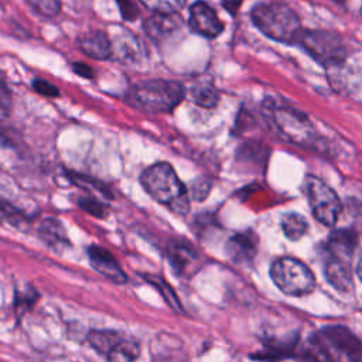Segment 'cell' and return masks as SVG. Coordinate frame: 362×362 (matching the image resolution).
Wrapping results in <instances>:
<instances>
[{
    "instance_id": "1f68e13d",
    "label": "cell",
    "mask_w": 362,
    "mask_h": 362,
    "mask_svg": "<svg viewBox=\"0 0 362 362\" xmlns=\"http://www.w3.org/2000/svg\"><path fill=\"white\" fill-rule=\"evenodd\" d=\"M33 88L40 93V95H44V96H49V98H55L59 95V90L55 85L47 82L45 79H35L33 82Z\"/></svg>"
},
{
    "instance_id": "30bf717a",
    "label": "cell",
    "mask_w": 362,
    "mask_h": 362,
    "mask_svg": "<svg viewBox=\"0 0 362 362\" xmlns=\"http://www.w3.org/2000/svg\"><path fill=\"white\" fill-rule=\"evenodd\" d=\"M88 255H89V260L92 267L99 272L102 276H105L106 279H109L110 281L116 283V284H123L127 280L126 273L123 272V269L120 267V264L117 263L116 257L106 249L92 245L88 249Z\"/></svg>"
},
{
    "instance_id": "f1b7e54d",
    "label": "cell",
    "mask_w": 362,
    "mask_h": 362,
    "mask_svg": "<svg viewBox=\"0 0 362 362\" xmlns=\"http://www.w3.org/2000/svg\"><path fill=\"white\" fill-rule=\"evenodd\" d=\"M37 298H38V293L33 287L28 286L24 293L16 294V307L27 310L37 301Z\"/></svg>"
},
{
    "instance_id": "4316f807",
    "label": "cell",
    "mask_w": 362,
    "mask_h": 362,
    "mask_svg": "<svg viewBox=\"0 0 362 362\" xmlns=\"http://www.w3.org/2000/svg\"><path fill=\"white\" fill-rule=\"evenodd\" d=\"M13 100L7 86L0 81V120H4L11 112Z\"/></svg>"
},
{
    "instance_id": "5bb4252c",
    "label": "cell",
    "mask_w": 362,
    "mask_h": 362,
    "mask_svg": "<svg viewBox=\"0 0 362 362\" xmlns=\"http://www.w3.org/2000/svg\"><path fill=\"white\" fill-rule=\"evenodd\" d=\"M82 52L93 59H107L112 57V41L107 34L100 30L89 31L79 38Z\"/></svg>"
},
{
    "instance_id": "6da1fadb",
    "label": "cell",
    "mask_w": 362,
    "mask_h": 362,
    "mask_svg": "<svg viewBox=\"0 0 362 362\" xmlns=\"http://www.w3.org/2000/svg\"><path fill=\"white\" fill-rule=\"evenodd\" d=\"M140 181L148 195L170 211L178 215H184L189 211L187 188L171 164L156 163L150 165L141 174Z\"/></svg>"
},
{
    "instance_id": "d4e9b609",
    "label": "cell",
    "mask_w": 362,
    "mask_h": 362,
    "mask_svg": "<svg viewBox=\"0 0 362 362\" xmlns=\"http://www.w3.org/2000/svg\"><path fill=\"white\" fill-rule=\"evenodd\" d=\"M78 205L81 209H83L86 214L96 216V218H106L107 216V206L102 202H99L96 198L92 197H82L78 199Z\"/></svg>"
},
{
    "instance_id": "ffe728a7",
    "label": "cell",
    "mask_w": 362,
    "mask_h": 362,
    "mask_svg": "<svg viewBox=\"0 0 362 362\" xmlns=\"http://www.w3.org/2000/svg\"><path fill=\"white\" fill-rule=\"evenodd\" d=\"M281 229L290 240H298L307 232V221L298 214H286L281 219Z\"/></svg>"
},
{
    "instance_id": "5b68a950",
    "label": "cell",
    "mask_w": 362,
    "mask_h": 362,
    "mask_svg": "<svg viewBox=\"0 0 362 362\" xmlns=\"http://www.w3.org/2000/svg\"><path fill=\"white\" fill-rule=\"evenodd\" d=\"M297 44L325 68L344 64L348 55L341 37L327 30H303Z\"/></svg>"
},
{
    "instance_id": "e0dca14e",
    "label": "cell",
    "mask_w": 362,
    "mask_h": 362,
    "mask_svg": "<svg viewBox=\"0 0 362 362\" xmlns=\"http://www.w3.org/2000/svg\"><path fill=\"white\" fill-rule=\"evenodd\" d=\"M167 256H168L170 264L178 274L184 273L197 260L195 250L188 243L181 240H173L168 245Z\"/></svg>"
},
{
    "instance_id": "e575fe53",
    "label": "cell",
    "mask_w": 362,
    "mask_h": 362,
    "mask_svg": "<svg viewBox=\"0 0 362 362\" xmlns=\"http://www.w3.org/2000/svg\"><path fill=\"white\" fill-rule=\"evenodd\" d=\"M331 1H334V3H337V4H342L345 0H331Z\"/></svg>"
},
{
    "instance_id": "3957f363",
    "label": "cell",
    "mask_w": 362,
    "mask_h": 362,
    "mask_svg": "<svg viewBox=\"0 0 362 362\" xmlns=\"http://www.w3.org/2000/svg\"><path fill=\"white\" fill-rule=\"evenodd\" d=\"M250 17L260 33L279 42L297 44L303 33L301 21L294 10L279 1L256 4Z\"/></svg>"
},
{
    "instance_id": "484cf974",
    "label": "cell",
    "mask_w": 362,
    "mask_h": 362,
    "mask_svg": "<svg viewBox=\"0 0 362 362\" xmlns=\"http://www.w3.org/2000/svg\"><path fill=\"white\" fill-rule=\"evenodd\" d=\"M27 3L41 16L54 17L59 13V0H27Z\"/></svg>"
},
{
    "instance_id": "7a4b0ae2",
    "label": "cell",
    "mask_w": 362,
    "mask_h": 362,
    "mask_svg": "<svg viewBox=\"0 0 362 362\" xmlns=\"http://www.w3.org/2000/svg\"><path fill=\"white\" fill-rule=\"evenodd\" d=\"M180 82L168 79H147L134 83L126 96L130 106L144 113H170L184 99Z\"/></svg>"
},
{
    "instance_id": "d590c367",
    "label": "cell",
    "mask_w": 362,
    "mask_h": 362,
    "mask_svg": "<svg viewBox=\"0 0 362 362\" xmlns=\"http://www.w3.org/2000/svg\"><path fill=\"white\" fill-rule=\"evenodd\" d=\"M361 16H362V7H361Z\"/></svg>"
},
{
    "instance_id": "2e32d148",
    "label": "cell",
    "mask_w": 362,
    "mask_h": 362,
    "mask_svg": "<svg viewBox=\"0 0 362 362\" xmlns=\"http://www.w3.org/2000/svg\"><path fill=\"white\" fill-rule=\"evenodd\" d=\"M325 277L338 291L348 293L352 287L351 263L338 260L334 257H327L325 262Z\"/></svg>"
},
{
    "instance_id": "603a6c76",
    "label": "cell",
    "mask_w": 362,
    "mask_h": 362,
    "mask_svg": "<svg viewBox=\"0 0 362 362\" xmlns=\"http://www.w3.org/2000/svg\"><path fill=\"white\" fill-rule=\"evenodd\" d=\"M146 279H147L153 286L157 287V290L163 294L165 303H167L171 308H174V310H177V311H181V303H180V300L177 298L174 290L170 287V284H168L165 280H163L161 277H157V276H147Z\"/></svg>"
},
{
    "instance_id": "8992f818",
    "label": "cell",
    "mask_w": 362,
    "mask_h": 362,
    "mask_svg": "<svg viewBox=\"0 0 362 362\" xmlns=\"http://www.w3.org/2000/svg\"><path fill=\"white\" fill-rule=\"evenodd\" d=\"M274 284L287 296H305L315 287L313 272L300 260L293 257H279L270 267Z\"/></svg>"
},
{
    "instance_id": "9c48e42d",
    "label": "cell",
    "mask_w": 362,
    "mask_h": 362,
    "mask_svg": "<svg viewBox=\"0 0 362 362\" xmlns=\"http://www.w3.org/2000/svg\"><path fill=\"white\" fill-rule=\"evenodd\" d=\"M188 25L192 33L206 38H215L223 30V24L215 10L204 1H197L189 7Z\"/></svg>"
},
{
    "instance_id": "277c9868",
    "label": "cell",
    "mask_w": 362,
    "mask_h": 362,
    "mask_svg": "<svg viewBox=\"0 0 362 362\" xmlns=\"http://www.w3.org/2000/svg\"><path fill=\"white\" fill-rule=\"evenodd\" d=\"M308 359L359 361L362 342L345 327H325L310 338Z\"/></svg>"
},
{
    "instance_id": "d6986e66",
    "label": "cell",
    "mask_w": 362,
    "mask_h": 362,
    "mask_svg": "<svg viewBox=\"0 0 362 362\" xmlns=\"http://www.w3.org/2000/svg\"><path fill=\"white\" fill-rule=\"evenodd\" d=\"M122 335L113 329H102V331H90L88 334L89 345L100 355L107 356L113 348L122 341Z\"/></svg>"
},
{
    "instance_id": "9a60e30c",
    "label": "cell",
    "mask_w": 362,
    "mask_h": 362,
    "mask_svg": "<svg viewBox=\"0 0 362 362\" xmlns=\"http://www.w3.org/2000/svg\"><path fill=\"white\" fill-rule=\"evenodd\" d=\"M141 54L143 47L133 33L123 30L116 34L112 42V55L124 62H134L141 58Z\"/></svg>"
},
{
    "instance_id": "52a82bcc",
    "label": "cell",
    "mask_w": 362,
    "mask_h": 362,
    "mask_svg": "<svg viewBox=\"0 0 362 362\" xmlns=\"http://www.w3.org/2000/svg\"><path fill=\"white\" fill-rule=\"evenodd\" d=\"M269 115L274 127L288 141L303 147L317 144V133L314 132L307 116H304L301 112L287 106L273 105Z\"/></svg>"
},
{
    "instance_id": "4fadbf2b",
    "label": "cell",
    "mask_w": 362,
    "mask_h": 362,
    "mask_svg": "<svg viewBox=\"0 0 362 362\" xmlns=\"http://www.w3.org/2000/svg\"><path fill=\"white\" fill-rule=\"evenodd\" d=\"M257 250V236L252 230L233 235L226 243L229 257L236 262H249L255 257Z\"/></svg>"
},
{
    "instance_id": "ac0fdd59",
    "label": "cell",
    "mask_w": 362,
    "mask_h": 362,
    "mask_svg": "<svg viewBox=\"0 0 362 362\" xmlns=\"http://www.w3.org/2000/svg\"><path fill=\"white\" fill-rule=\"evenodd\" d=\"M40 236L48 246L52 247H64L65 245H69L64 225L54 218L42 221L40 226Z\"/></svg>"
},
{
    "instance_id": "7c38bea8",
    "label": "cell",
    "mask_w": 362,
    "mask_h": 362,
    "mask_svg": "<svg viewBox=\"0 0 362 362\" xmlns=\"http://www.w3.org/2000/svg\"><path fill=\"white\" fill-rule=\"evenodd\" d=\"M157 13L146 20L144 31L156 42H163L171 38L181 28V20L178 16Z\"/></svg>"
},
{
    "instance_id": "8fae6325",
    "label": "cell",
    "mask_w": 362,
    "mask_h": 362,
    "mask_svg": "<svg viewBox=\"0 0 362 362\" xmlns=\"http://www.w3.org/2000/svg\"><path fill=\"white\" fill-rule=\"evenodd\" d=\"M358 243V235L354 229L345 228L334 230L327 242L328 257L344 260L351 263L354 250Z\"/></svg>"
},
{
    "instance_id": "d6a6232c",
    "label": "cell",
    "mask_w": 362,
    "mask_h": 362,
    "mask_svg": "<svg viewBox=\"0 0 362 362\" xmlns=\"http://www.w3.org/2000/svg\"><path fill=\"white\" fill-rule=\"evenodd\" d=\"M72 69H74V72L76 74V75H79V76H82V78H93V71H92V68L89 66V65H86V64H83V62H75L74 65H72Z\"/></svg>"
},
{
    "instance_id": "f546056e",
    "label": "cell",
    "mask_w": 362,
    "mask_h": 362,
    "mask_svg": "<svg viewBox=\"0 0 362 362\" xmlns=\"http://www.w3.org/2000/svg\"><path fill=\"white\" fill-rule=\"evenodd\" d=\"M209 189H211V181H208L206 178H198L192 182V187H191V191H192V197L195 199H204L206 198V195L209 194Z\"/></svg>"
},
{
    "instance_id": "44dd1931",
    "label": "cell",
    "mask_w": 362,
    "mask_h": 362,
    "mask_svg": "<svg viewBox=\"0 0 362 362\" xmlns=\"http://www.w3.org/2000/svg\"><path fill=\"white\" fill-rule=\"evenodd\" d=\"M139 354H140V348L137 342L130 339H122L106 358L112 362L133 361L139 356Z\"/></svg>"
},
{
    "instance_id": "ba28073f",
    "label": "cell",
    "mask_w": 362,
    "mask_h": 362,
    "mask_svg": "<svg viewBox=\"0 0 362 362\" xmlns=\"http://www.w3.org/2000/svg\"><path fill=\"white\" fill-rule=\"evenodd\" d=\"M304 189L314 218L325 226H334L342 209L341 201L335 191L314 175L305 177Z\"/></svg>"
},
{
    "instance_id": "836d02e7",
    "label": "cell",
    "mask_w": 362,
    "mask_h": 362,
    "mask_svg": "<svg viewBox=\"0 0 362 362\" xmlns=\"http://www.w3.org/2000/svg\"><path fill=\"white\" fill-rule=\"evenodd\" d=\"M356 273H358V277H359L361 281H362V259L359 260V263H358V266H356Z\"/></svg>"
},
{
    "instance_id": "cb8c5ba5",
    "label": "cell",
    "mask_w": 362,
    "mask_h": 362,
    "mask_svg": "<svg viewBox=\"0 0 362 362\" xmlns=\"http://www.w3.org/2000/svg\"><path fill=\"white\" fill-rule=\"evenodd\" d=\"M147 8L156 13L173 14L185 6V0H140Z\"/></svg>"
},
{
    "instance_id": "4dcf8cb0",
    "label": "cell",
    "mask_w": 362,
    "mask_h": 362,
    "mask_svg": "<svg viewBox=\"0 0 362 362\" xmlns=\"http://www.w3.org/2000/svg\"><path fill=\"white\" fill-rule=\"evenodd\" d=\"M119 10L122 13V17L124 20H136L139 16V8L133 3V0H116Z\"/></svg>"
},
{
    "instance_id": "83f0119b",
    "label": "cell",
    "mask_w": 362,
    "mask_h": 362,
    "mask_svg": "<svg viewBox=\"0 0 362 362\" xmlns=\"http://www.w3.org/2000/svg\"><path fill=\"white\" fill-rule=\"evenodd\" d=\"M72 180H74V182H75L76 185H79V187H82V188H89V187L92 185V187H93L98 192H100L102 195H105V197H112V194L107 191V188H105L102 184L96 182L95 180H92V178H89V177H86V175L74 174V175H72Z\"/></svg>"
},
{
    "instance_id": "7402d4cb",
    "label": "cell",
    "mask_w": 362,
    "mask_h": 362,
    "mask_svg": "<svg viewBox=\"0 0 362 362\" xmlns=\"http://www.w3.org/2000/svg\"><path fill=\"white\" fill-rule=\"evenodd\" d=\"M191 95H192L194 102L202 107H214L219 99V95L215 90V88H212L209 85H201V86L194 88Z\"/></svg>"
}]
</instances>
